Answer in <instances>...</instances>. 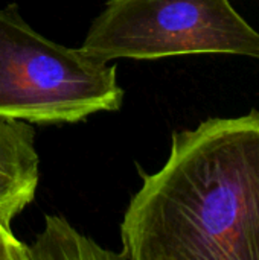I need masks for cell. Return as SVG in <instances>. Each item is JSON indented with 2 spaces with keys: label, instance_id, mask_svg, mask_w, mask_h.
Masks as SVG:
<instances>
[{
  "label": "cell",
  "instance_id": "277c9868",
  "mask_svg": "<svg viewBox=\"0 0 259 260\" xmlns=\"http://www.w3.org/2000/svg\"><path fill=\"white\" fill-rule=\"evenodd\" d=\"M38 181L35 129L29 122L0 117V216L6 222L32 203Z\"/></svg>",
  "mask_w": 259,
  "mask_h": 260
},
{
  "label": "cell",
  "instance_id": "6da1fadb",
  "mask_svg": "<svg viewBox=\"0 0 259 260\" xmlns=\"http://www.w3.org/2000/svg\"><path fill=\"white\" fill-rule=\"evenodd\" d=\"M128 260H259V111L172 136L121 224Z\"/></svg>",
  "mask_w": 259,
  "mask_h": 260
},
{
  "label": "cell",
  "instance_id": "5b68a950",
  "mask_svg": "<svg viewBox=\"0 0 259 260\" xmlns=\"http://www.w3.org/2000/svg\"><path fill=\"white\" fill-rule=\"evenodd\" d=\"M44 221V230L29 245L31 260L124 259L122 253H111L78 233L64 218L46 215Z\"/></svg>",
  "mask_w": 259,
  "mask_h": 260
},
{
  "label": "cell",
  "instance_id": "3957f363",
  "mask_svg": "<svg viewBox=\"0 0 259 260\" xmlns=\"http://www.w3.org/2000/svg\"><path fill=\"white\" fill-rule=\"evenodd\" d=\"M79 47L107 62L208 53L259 59V32L231 0H108Z\"/></svg>",
  "mask_w": 259,
  "mask_h": 260
},
{
  "label": "cell",
  "instance_id": "8992f818",
  "mask_svg": "<svg viewBox=\"0 0 259 260\" xmlns=\"http://www.w3.org/2000/svg\"><path fill=\"white\" fill-rule=\"evenodd\" d=\"M0 260H31L29 259V245L18 241L12 230L11 224L0 216Z\"/></svg>",
  "mask_w": 259,
  "mask_h": 260
},
{
  "label": "cell",
  "instance_id": "7a4b0ae2",
  "mask_svg": "<svg viewBox=\"0 0 259 260\" xmlns=\"http://www.w3.org/2000/svg\"><path fill=\"white\" fill-rule=\"evenodd\" d=\"M122 101L116 66L43 37L15 3L0 8V117L73 123Z\"/></svg>",
  "mask_w": 259,
  "mask_h": 260
}]
</instances>
